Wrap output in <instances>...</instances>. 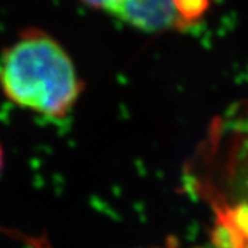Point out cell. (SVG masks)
<instances>
[{
  "instance_id": "3957f363",
  "label": "cell",
  "mask_w": 248,
  "mask_h": 248,
  "mask_svg": "<svg viewBox=\"0 0 248 248\" xmlns=\"http://www.w3.org/2000/svg\"><path fill=\"white\" fill-rule=\"evenodd\" d=\"M83 4L89 6L91 9L95 10H104L107 13H112V10L122 1V0H80Z\"/></svg>"
},
{
  "instance_id": "277c9868",
  "label": "cell",
  "mask_w": 248,
  "mask_h": 248,
  "mask_svg": "<svg viewBox=\"0 0 248 248\" xmlns=\"http://www.w3.org/2000/svg\"><path fill=\"white\" fill-rule=\"evenodd\" d=\"M3 163H4V151H3V146H1V142H0V172L3 169Z\"/></svg>"
},
{
  "instance_id": "7a4b0ae2",
  "label": "cell",
  "mask_w": 248,
  "mask_h": 248,
  "mask_svg": "<svg viewBox=\"0 0 248 248\" xmlns=\"http://www.w3.org/2000/svg\"><path fill=\"white\" fill-rule=\"evenodd\" d=\"M110 14L145 32L187 28L177 0H122Z\"/></svg>"
},
{
  "instance_id": "6da1fadb",
  "label": "cell",
  "mask_w": 248,
  "mask_h": 248,
  "mask_svg": "<svg viewBox=\"0 0 248 248\" xmlns=\"http://www.w3.org/2000/svg\"><path fill=\"white\" fill-rule=\"evenodd\" d=\"M84 83L68 50L39 28L22 31L0 54V91L16 107L51 122L71 115Z\"/></svg>"
}]
</instances>
